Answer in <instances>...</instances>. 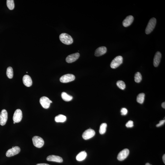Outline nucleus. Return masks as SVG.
Segmentation results:
<instances>
[{"mask_svg":"<svg viewBox=\"0 0 165 165\" xmlns=\"http://www.w3.org/2000/svg\"><path fill=\"white\" fill-rule=\"evenodd\" d=\"M7 7L10 10H13L15 8V4L13 0H7Z\"/></svg>","mask_w":165,"mask_h":165,"instance_id":"25","label":"nucleus"},{"mask_svg":"<svg viewBox=\"0 0 165 165\" xmlns=\"http://www.w3.org/2000/svg\"><path fill=\"white\" fill-rule=\"evenodd\" d=\"M107 124L106 123H103L100 126L99 132L100 134L102 135L105 134L106 131Z\"/></svg>","mask_w":165,"mask_h":165,"instance_id":"22","label":"nucleus"},{"mask_svg":"<svg viewBox=\"0 0 165 165\" xmlns=\"http://www.w3.org/2000/svg\"><path fill=\"white\" fill-rule=\"evenodd\" d=\"M121 113L122 115H125L128 112V111L125 108H122L121 110Z\"/></svg>","mask_w":165,"mask_h":165,"instance_id":"28","label":"nucleus"},{"mask_svg":"<svg viewBox=\"0 0 165 165\" xmlns=\"http://www.w3.org/2000/svg\"><path fill=\"white\" fill-rule=\"evenodd\" d=\"M75 79V76L72 74H68L63 75L60 79L61 82L67 83L74 81Z\"/></svg>","mask_w":165,"mask_h":165,"instance_id":"5","label":"nucleus"},{"mask_svg":"<svg viewBox=\"0 0 165 165\" xmlns=\"http://www.w3.org/2000/svg\"><path fill=\"white\" fill-rule=\"evenodd\" d=\"M95 134V131L92 129H89L87 130L83 133L82 137L84 139H89L92 138Z\"/></svg>","mask_w":165,"mask_h":165,"instance_id":"8","label":"nucleus"},{"mask_svg":"<svg viewBox=\"0 0 165 165\" xmlns=\"http://www.w3.org/2000/svg\"><path fill=\"white\" fill-rule=\"evenodd\" d=\"M32 141L34 145L37 148H41L44 144V140L38 136H34L33 137Z\"/></svg>","mask_w":165,"mask_h":165,"instance_id":"4","label":"nucleus"},{"mask_svg":"<svg viewBox=\"0 0 165 165\" xmlns=\"http://www.w3.org/2000/svg\"><path fill=\"white\" fill-rule=\"evenodd\" d=\"M165 120H161L159 122V123L156 125V126L157 127H159L163 125L165 123Z\"/></svg>","mask_w":165,"mask_h":165,"instance_id":"29","label":"nucleus"},{"mask_svg":"<svg viewBox=\"0 0 165 165\" xmlns=\"http://www.w3.org/2000/svg\"><path fill=\"white\" fill-rule=\"evenodd\" d=\"M80 55V54L78 53L69 55L66 58V61L68 63L74 62L79 59Z\"/></svg>","mask_w":165,"mask_h":165,"instance_id":"12","label":"nucleus"},{"mask_svg":"<svg viewBox=\"0 0 165 165\" xmlns=\"http://www.w3.org/2000/svg\"><path fill=\"white\" fill-rule=\"evenodd\" d=\"M60 39L61 42L65 45H71L73 42L72 38L70 35L66 33L61 34L60 35Z\"/></svg>","mask_w":165,"mask_h":165,"instance_id":"1","label":"nucleus"},{"mask_svg":"<svg viewBox=\"0 0 165 165\" xmlns=\"http://www.w3.org/2000/svg\"><path fill=\"white\" fill-rule=\"evenodd\" d=\"M87 156L86 152L83 151L79 153L76 157V159L78 161H82L85 159Z\"/></svg>","mask_w":165,"mask_h":165,"instance_id":"18","label":"nucleus"},{"mask_svg":"<svg viewBox=\"0 0 165 165\" xmlns=\"http://www.w3.org/2000/svg\"><path fill=\"white\" fill-rule=\"evenodd\" d=\"M162 159H163V161L164 163L165 164V155L164 154L163 155V157H162Z\"/></svg>","mask_w":165,"mask_h":165,"instance_id":"31","label":"nucleus"},{"mask_svg":"<svg viewBox=\"0 0 165 165\" xmlns=\"http://www.w3.org/2000/svg\"><path fill=\"white\" fill-rule=\"evenodd\" d=\"M145 94L144 93H141L138 94L137 97V102L142 104L144 102Z\"/></svg>","mask_w":165,"mask_h":165,"instance_id":"21","label":"nucleus"},{"mask_svg":"<svg viewBox=\"0 0 165 165\" xmlns=\"http://www.w3.org/2000/svg\"><path fill=\"white\" fill-rule=\"evenodd\" d=\"M162 107H163V108H164L165 109V102H163V103H162Z\"/></svg>","mask_w":165,"mask_h":165,"instance_id":"32","label":"nucleus"},{"mask_svg":"<svg viewBox=\"0 0 165 165\" xmlns=\"http://www.w3.org/2000/svg\"><path fill=\"white\" fill-rule=\"evenodd\" d=\"M7 76L9 78L12 79L13 76V71L12 68L11 67L7 68L6 72Z\"/></svg>","mask_w":165,"mask_h":165,"instance_id":"23","label":"nucleus"},{"mask_svg":"<svg viewBox=\"0 0 165 165\" xmlns=\"http://www.w3.org/2000/svg\"><path fill=\"white\" fill-rule=\"evenodd\" d=\"M61 98L63 100L66 102L70 101L73 99V97L71 95H69L65 92H62L61 94Z\"/></svg>","mask_w":165,"mask_h":165,"instance_id":"20","label":"nucleus"},{"mask_svg":"<svg viewBox=\"0 0 165 165\" xmlns=\"http://www.w3.org/2000/svg\"><path fill=\"white\" fill-rule=\"evenodd\" d=\"M21 149L19 147H13L12 148L8 150L6 153V156L8 157H12L17 155L19 153Z\"/></svg>","mask_w":165,"mask_h":165,"instance_id":"6","label":"nucleus"},{"mask_svg":"<svg viewBox=\"0 0 165 165\" xmlns=\"http://www.w3.org/2000/svg\"><path fill=\"white\" fill-rule=\"evenodd\" d=\"M117 85L118 88L121 90H124L126 87L125 83L122 80H119L117 82Z\"/></svg>","mask_w":165,"mask_h":165,"instance_id":"26","label":"nucleus"},{"mask_svg":"<svg viewBox=\"0 0 165 165\" xmlns=\"http://www.w3.org/2000/svg\"><path fill=\"white\" fill-rule=\"evenodd\" d=\"M22 118V111L20 109H17L15 111L13 117L14 121L19 123L21 121Z\"/></svg>","mask_w":165,"mask_h":165,"instance_id":"10","label":"nucleus"},{"mask_svg":"<svg viewBox=\"0 0 165 165\" xmlns=\"http://www.w3.org/2000/svg\"><path fill=\"white\" fill-rule=\"evenodd\" d=\"M145 165H151L149 163H147Z\"/></svg>","mask_w":165,"mask_h":165,"instance_id":"33","label":"nucleus"},{"mask_svg":"<svg viewBox=\"0 0 165 165\" xmlns=\"http://www.w3.org/2000/svg\"><path fill=\"white\" fill-rule=\"evenodd\" d=\"M135 80L136 82L139 83L142 80V76L140 73L137 72L135 74L134 76Z\"/></svg>","mask_w":165,"mask_h":165,"instance_id":"24","label":"nucleus"},{"mask_svg":"<svg viewBox=\"0 0 165 165\" xmlns=\"http://www.w3.org/2000/svg\"><path fill=\"white\" fill-rule=\"evenodd\" d=\"M126 127L127 128H132L133 126V122L132 120H129L126 124Z\"/></svg>","mask_w":165,"mask_h":165,"instance_id":"27","label":"nucleus"},{"mask_svg":"<svg viewBox=\"0 0 165 165\" xmlns=\"http://www.w3.org/2000/svg\"><path fill=\"white\" fill-rule=\"evenodd\" d=\"M156 24V19L153 17L150 20L147 27H146L145 32L147 34L150 33L154 29Z\"/></svg>","mask_w":165,"mask_h":165,"instance_id":"2","label":"nucleus"},{"mask_svg":"<svg viewBox=\"0 0 165 165\" xmlns=\"http://www.w3.org/2000/svg\"><path fill=\"white\" fill-rule=\"evenodd\" d=\"M23 82L26 87H30L32 84V81L30 77L28 75H25L23 78Z\"/></svg>","mask_w":165,"mask_h":165,"instance_id":"16","label":"nucleus"},{"mask_svg":"<svg viewBox=\"0 0 165 165\" xmlns=\"http://www.w3.org/2000/svg\"><path fill=\"white\" fill-rule=\"evenodd\" d=\"M162 54L160 52L157 51L155 55L154 59H153V65L155 67H157L159 65L160 62Z\"/></svg>","mask_w":165,"mask_h":165,"instance_id":"14","label":"nucleus"},{"mask_svg":"<svg viewBox=\"0 0 165 165\" xmlns=\"http://www.w3.org/2000/svg\"><path fill=\"white\" fill-rule=\"evenodd\" d=\"M50 103H52V101L51 100H50Z\"/></svg>","mask_w":165,"mask_h":165,"instance_id":"34","label":"nucleus"},{"mask_svg":"<svg viewBox=\"0 0 165 165\" xmlns=\"http://www.w3.org/2000/svg\"><path fill=\"white\" fill-rule=\"evenodd\" d=\"M66 117L62 114L59 115L55 118V121L57 122H64L66 121Z\"/></svg>","mask_w":165,"mask_h":165,"instance_id":"19","label":"nucleus"},{"mask_svg":"<svg viewBox=\"0 0 165 165\" xmlns=\"http://www.w3.org/2000/svg\"><path fill=\"white\" fill-rule=\"evenodd\" d=\"M106 47L104 46H101L96 49L95 51L94 55L97 57L101 56L106 53Z\"/></svg>","mask_w":165,"mask_h":165,"instance_id":"15","label":"nucleus"},{"mask_svg":"<svg viewBox=\"0 0 165 165\" xmlns=\"http://www.w3.org/2000/svg\"><path fill=\"white\" fill-rule=\"evenodd\" d=\"M134 17L132 15H129L126 17L123 22V26L125 27H127L130 26L134 21Z\"/></svg>","mask_w":165,"mask_h":165,"instance_id":"17","label":"nucleus"},{"mask_svg":"<svg viewBox=\"0 0 165 165\" xmlns=\"http://www.w3.org/2000/svg\"><path fill=\"white\" fill-rule=\"evenodd\" d=\"M15 123H16L15 122H14V124H15Z\"/></svg>","mask_w":165,"mask_h":165,"instance_id":"35","label":"nucleus"},{"mask_svg":"<svg viewBox=\"0 0 165 165\" xmlns=\"http://www.w3.org/2000/svg\"><path fill=\"white\" fill-rule=\"evenodd\" d=\"M129 153V150L127 149H125L120 152L118 155L117 158L120 161L124 160L128 157Z\"/></svg>","mask_w":165,"mask_h":165,"instance_id":"9","label":"nucleus"},{"mask_svg":"<svg viewBox=\"0 0 165 165\" xmlns=\"http://www.w3.org/2000/svg\"><path fill=\"white\" fill-rule=\"evenodd\" d=\"M47 161L55 162L58 163H61L63 161L62 158L59 156L51 155L48 156L46 158Z\"/></svg>","mask_w":165,"mask_h":165,"instance_id":"13","label":"nucleus"},{"mask_svg":"<svg viewBox=\"0 0 165 165\" xmlns=\"http://www.w3.org/2000/svg\"><path fill=\"white\" fill-rule=\"evenodd\" d=\"M8 118V114L7 110L3 109L0 114V124L3 126L6 124Z\"/></svg>","mask_w":165,"mask_h":165,"instance_id":"7","label":"nucleus"},{"mask_svg":"<svg viewBox=\"0 0 165 165\" xmlns=\"http://www.w3.org/2000/svg\"><path fill=\"white\" fill-rule=\"evenodd\" d=\"M40 102L41 105L45 109H47L49 107L51 104L50 100L47 97L45 96L42 97L40 99Z\"/></svg>","mask_w":165,"mask_h":165,"instance_id":"11","label":"nucleus"},{"mask_svg":"<svg viewBox=\"0 0 165 165\" xmlns=\"http://www.w3.org/2000/svg\"><path fill=\"white\" fill-rule=\"evenodd\" d=\"M123 58L121 56L116 57L112 61L110 64L111 67L112 69H115L118 68L121 64L122 63Z\"/></svg>","mask_w":165,"mask_h":165,"instance_id":"3","label":"nucleus"},{"mask_svg":"<svg viewBox=\"0 0 165 165\" xmlns=\"http://www.w3.org/2000/svg\"><path fill=\"white\" fill-rule=\"evenodd\" d=\"M36 165H50L46 163H40V164H37Z\"/></svg>","mask_w":165,"mask_h":165,"instance_id":"30","label":"nucleus"}]
</instances>
